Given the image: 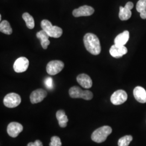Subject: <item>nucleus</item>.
Listing matches in <instances>:
<instances>
[{"label":"nucleus","instance_id":"nucleus-1","mask_svg":"<svg viewBox=\"0 0 146 146\" xmlns=\"http://www.w3.org/2000/svg\"><path fill=\"white\" fill-rule=\"evenodd\" d=\"M84 42L88 52L94 55L100 54L101 47L99 39L96 35L92 33L86 34L84 37Z\"/></svg>","mask_w":146,"mask_h":146},{"label":"nucleus","instance_id":"nucleus-2","mask_svg":"<svg viewBox=\"0 0 146 146\" xmlns=\"http://www.w3.org/2000/svg\"><path fill=\"white\" fill-rule=\"evenodd\" d=\"M111 132L112 129L110 127L104 125L94 131L92 134V140L96 143L104 142Z\"/></svg>","mask_w":146,"mask_h":146},{"label":"nucleus","instance_id":"nucleus-3","mask_svg":"<svg viewBox=\"0 0 146 146\" xmlns=\"http://www.w3.org/2000/svg\"><path fill=\"white\" fill-rule=\"evenodd\" d=\"M42 29L47 33L51 37L59 38L62 35V29L58 26H53L52 23L47 20H42L41 23Z\"/></svg>","mask_w":146,"mask_h":146},{"label":"nucleus","instance_id":"nucleus-4","mask_svg":"<svg viewBox=\"0 0 146 146\" xmlns=\"http://www.w3.org/2000/svg\"><path fill=\"white\" fill-rule=\"evenodd\" d=\"M69 94L72 98H81L86 100H90L93 98V94L89 90H82L78 86H74L69 90Z\"/></svg>","mask_w":146,"mask_h":146},{"label":"nucleus","instance_id":"nucleus-5","mask_svg":"<svg viewBox=\"0 0 146 146\" xmlns=\"http://www.w3.org/2000/svg\"><path fill=\"white\" fill-rule=\"evenodd\" d=\"M21 99L19 94L11 93L8 94L3 99V104L5 107L13 108L17 107L21 104Z\"/></svg>","mask_w":146,"mask_h":146},{"label":"nucleus","instance_id":"nucleus-6","mask_svg":"<svg viewBox=\"0 0 146 146\" xmlns=\"http://www.w3.org/2000/svg\"><path fill=\"white\" fill-rule=\"evenodd\" d=\"M64 68V63L59 60H53L47 64V72L50 75H55L61 72Z\"/></svg>","mask_w":146,"mask_h":146},{"label":"nucleus","instance_id":"nucleus-7","mask_svg":"<svg viewBox=\"0 0 146 146\" xmlns=\"http://www.w3.org/2000/svg\"><path fill=\"white\" fill-rule=\"evenodd\" d=\"M128 98L127 94L123 90H117L110 97L111 102L114 105H120L125 103Z\"/></svg>","mask_w":146,"mask_h":146},{"label":"nucleus","instance_id":"nucleus-8","mask_svg":"<svg viewBox=\"0 0 146 146\" xmlns=\"http://www.w3.org/2000/svg\"><path fill=\"white\" fill-rule=\"evenodd\" d=\"M29 62L28 58L25 57L18 58L14 62L13 68L16 73H20L26 71L29 67Z\"/></svg>","mask_w":146,"mask_h":146},{"label":"nucleus","instance_id":"nucleus-9","mask_svg":"<svg viewBox=\"0 0 146 146\" xmlns=\"http://www.w3.org/2000/svg\"><path fill=\"white\" fill-rule=\"evenodd\" d=\"M47 95V92L43 89H37L33 91L30 96V100L32 104L39 103L43 101Z\"/></svg>","mask_w":146,"mask_h":146},{"label":"nucleus","instance_id":"nucleus-10","mask_svg":"<svg viewBox=\"0 0 146 146\" xmlns=\"http://www.w3.org/2000/svg\"><path fill=\"white\" fill-rule=\"evenodd\" d=\"M94 9L89 5H83L78 9H74L73 11V15L74 17H78L81 16H89L93 14Z\"/></svg>","mask_w":146,"mask_h":146},{"label":"nucleus","instance_id":"nucleus-11","mask_svg":"<svg viewBox=\"0 0 146 146\" xmlns=\"http://www.w3.org/2000/svg\"><path fill=\"white\" fill-rule=\"evenodd\" d=\"M23 129L22 125L16 122L10 123L7 127V133L12 137H16Z\"/></svg>","mask_w":146,"mask_h":146},{"label":"nucleus","instance_id":"nucleus-12","mask_svg":"<svg viewBox=\"0 0 146 146\" xmlns=\"http://www.w3.org/2000/svg\"><path fill=\"white\" fill-rule=\"evenodd\" d=\"M128 52L127 48L125 46L114 44L110 48V54L114 58H120Z\"/></svg>","mask_w":146,"mask_h":146},{"label":"nucleus","instance_id":"nucleus-13","mask_svg":"<svg viewBox=\"0 0 146 146\" xmlns=\"http://www.w3.org/2000/svg\"><path fill=\"white\" fill-rule=\"evenodd\" d=\"M77 81L83 88L89 89L92 87L93 82L90 76L86 74L78 75L76 78Z\"/></svg>","mask_w":146,"mask_h":146},{"label":"nucleus","instance_id":"nucleus-14","mask_svg":"<svg viewBox=\"0 0 146 146\" xmlns=\"http://www.w3.org/2000/svg\"><path fill=\"white\" fill-rule=\"evenodd\" d=\"M134 96L139 102L141 104L146 103V91L140 86L135 87L133 91Z\"/></svg>","mask_w":146,"mask_h":146},{"label":"nucleus","instance_id":"nucleus-15","mask_svg":"<svg viewBox=\"0 0 146 146\" xmlns=\"http://www.w3.org/2000/svg\"><path fill=\"white\" fill-rule=\"evenodd\" d=\"M36 37L40 40L41 44L44 49H46L50 44V41L49 40V36L44 30H41L37 32Z\"/></svg>","mask_w":146,"mask_h":146},{"label":"nucleus","instance_id":"nucleus-16","mask_svg":"<svg viewBox=\"0 0 146 146\" xmlns=\"http://www.w3.org/2000/svg\"><path fill=\"white\" fill-rule=\"evenodd\" d=\"M129 38V33L127 31L122 32L115 37L114 43L115 44L125 46Z\"/></svg>","mask_w":146,"mask_h":146},{"label":"nucleus","instance_id":"nucleus-17","mask_svg":"<svg viewBox=\"0 0 146 146\" xmlns=\"http://www.w3.org/2000/svg\"><path fill=\"white\" fill-rule=\"evenodd\" d=\"M56 116L58 122V125L61 127L64 128L67 125L68 119L67 116L66 115L65 111L64 110H58L56 113Z\"/></svg>","mask_w":146,"mask_h":146},{"label":"nucleus","instance_id":"nucleus-18","mask_svg":"<svg viewBox=\"0 0 146 146\" xmlns=\"http://www.w3.org/2000/svg\"><path fill=\"white\" fill-rule=\"evenodd\" d=\"M131 10L127 9L125 7H120V11L119 16L120 20L122 21H126L131 18Z\"/></svg>","mask_w":146,"mask_h":146},{"label":"nucleus","instance_id":"nucleus-19","mask_svg":"<svg viewBox=\"0 0 146 146\" xmlns=\"http://www.w3.org/2000/svg\"><path fill=\"white\" fill-rule=\"evenodd\" d=\"M0 31L7 35H11L12 34V28L8 21L4 20L1 22Z\"/></svg>","mask_w":146,"mask_h":146},{"label":"nucleus","instance_id":"nucleus-20","mask_svg":"<svg viewBox=\"0 0 146 146\" xmlns=\"http://www.w3.org/2000/svg\"><path fill=\"white\" fill-rule=\"evenodd\" d=\"M22 18L24 20V21L26 22L27 27L29 29H33L34 28V27H35V22H34V18L29 13H25L22 15Z\"/></svg>","mask_w":146,"mask_h":146},{"label":"nucleus","instance_id":"nucleus-21","mask_svg":"<svg viewBox=\"0 0 146 146\" xmlns=\"http://www.w3.org/2000/svg\"><path fill=\"white\" fill-rule=\"evenodd\" d=\"M133 140V137L131 135H126L120 138L118 141L119 146H128L131 141Z\"/></svg>","mask_w":146,"mask_h":146},{"label":"nucleus","instance_id":"nucleus-22","mask_svg":"<svg viewBox=\"0 0 146 146\" xmlns=\"http://www.w3.org/2000/svg\"><path fill=\"white\" fill-rule=\"evenodd\" d=\"M136 8L137 11L140 13L146 11V0H139Z\"/></svg>","mask_w":146,"mask_h":146},{"label":"nucleus","instance_id":"nucleus-23","mask_svg":"<svg viewBox=\"0 0 146 146\" xmlns=\"http://www.w3.org/2000/svg\"><path fill=\"white\" fill-rule=\"evenodd\" d=\"M62 143L59 137L52 136L51 138V142L49 144V146H61Z\"/></svg>","mask_w":146,"mask_h":146},{"label":"nucleus","instance_id":"nucleus-24","mask_svg":"<svg viewBox=\"0 0 146 146\" xmlns=\"http://www.w3.org/2000/svg\"><path fill=\"white\" fill-rule=\"evenodd\" d=\"M44 84H45L46 87L49 89H52L54 87L53 81H52V78L50 77H48L45 79Z\"/></svg>","mask_w":146,"mask_h":146},{"label":"nucleus","instance_id":"nucleus-25","mask_svg":"<svg viewBox=\"0 0 146 146\" xmlns=\"http://www.w3.org/2000/svg\"><path fill=\"white\" fill-rule=\"evenodd\" d=\"M27 146H43V145L41 141L36 140L34 142H29Z\"/></svg>","mask_w":146,"mask_h":146},{"label":"nucleus","instance_id":"nucleus-26","mask_svg":"<svg viewBox=\"0 0 146 146\" xmlns=\"http://www.w3.org/2000/svg\"><path fill=\"white\" fill-rule=\"evenodd\" d=\"M125 7L129 10H131L134 7V4L131 2H128L126 3Z\"/></svg>","mask_w":146,"mask_h":146},{"label":"nucleus","instance_id":"nucleus-27","mask_svg":"<svg viewBox=\"0 0 146 146\" xmlns=\"http://www.w3.org/2000/svg\"><path fill=\"white\" fill-rule=\"evenodd\" d=\"M140 17L142 19H146V11H143L140 13Z\"/></svg>","mask_w":146,"mask_h":146}]
</instances>
